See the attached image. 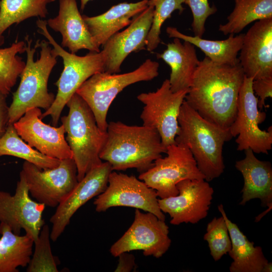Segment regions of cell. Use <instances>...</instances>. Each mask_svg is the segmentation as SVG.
Returning <instances> with one entry per match:
<instances>
[{"mask_svg":"<svg viewBox=\"0 0 272 272\" xmlns=\"http://www.w3.org/2000/svg\"><path fill=\"white\" fill-rule=\"evenodd\" d=\"M166 151L156 129L110 121L99 157L110 164L113 171L134 168L141 173L150 168Z\"/></svg>","mask_w":272,"mask_h":272,"instance_id":"2","label":"cell"},{"mask_svg":"<svg viewBox=\"0 0 272 272\" xmlns=\"http://www.w3.org/2000/svg\"><path fill=\"white\" fill-rule=\"evenodd\" d=\"M128 252H122L117 256L119 257L118 263L115 271L129 272L135 269L136 267L135 257Z\"/></svg>","mask_w":272,"mask_h":272,"instance_id":"37","label":"cell"},{"mask_svg":"<svg viewBox=\"0 0 272 272\" xmlns=\"http://www.w3.org/2000/svg\"><path fill=\"white\" fill-rule=\"evenodd\" d=\"M235 7L227 17V22L219 26L227 35L238 34L249 24L272 18V0H234Z\"/></svg>","mask_w":272,"mask_h":272,"instance_id":"27","label":"cell"},{"mask_svg":"<svg viewBox=\"0 0 272 272\" xmlns=\"http://www.w3.org/2000/svg\"><path fill=\"white\" fill-rule=\"evenodd\" d=\"M218 209L224 217L231 240V248L228 252L233 260L230 272H262L268 262L264 256L262 248L255 246L241 232L238 226L227 217L222 204Z\"/></svg>","mask_w":272,"mask_h":272,"instance_id":"24","label":"cell"},{"mask_svg":"<svg viewBox=\"0 0 272 272\" xmlns=\"http://www.w3.org/2000/svg\"><path fill=\"white\" fill-rule=\"evenodd\" d=\"M66 105L69 111L67 115L61 117V121L73 153L79 181L88 171L102 163L99 155L106 131L99 127L92 111L76 93Z\"/></svg>","mask_w":272,"mask_h":272,"instance_id":"5","label":"cell"},{"mask_svg":"<svg viewBox=\"0 0 272 272\" xmlns=\"http://www.w3.org/2000/svg\"><path fill=\"white\" fill-rule=\"evenodd\" d=\"M4 155L24 159L43 169L55 168L61 160L47 156L29 146L18 134L13 124H9L0 138V156Z\"/></svg>","mask_w":272,"mask_h":272,"instance_id":"29","label":"cell"},{"mask_svg":"<svg viewBox=\"0 0 272 272\" xmlns=\"http://www.w3.org/2000/svg\"><path fill=\"white\" fill-rule=\"evenodd\" d=\"M159 67L158 62L148 58L130 72L120 74L99 72L83 83L76 93L89 106L99 127L106 131L108 111L117 95L131 84L153 80L159 75Z\"/></svg>","mask_w":272,"mask_h":272,"instance_id":"7","label":"cell"},{"mask_svg":"<svg viewBox=\"0 0 272 272\" xmlns=\"http://www.w3.org/2000/svg\"><path fill=\"white\" fill-rule=\"evenodd\" d=\"M41 114L39 108L27 109L13 123L18 134L29 146L47 156L59 160L73 158L63 125L56 127L47 124L42 121Z\"/></svg>","mask_w":272,"mask_h":272,"instance_id":"17","label":"cell"},{"mask_svg":"<svg viewBox=\"0 0 272 272\" xmlns=\"http://www.w3.org/2000/svg\"><path fill=\"white\" fill-rule=\"evenodd\" d=\"M112 171L108 162H102L88 171L59 204L50 218L52 225L50 236L53 242L56 241L62 234L73 216L82 206L104 191Z\"/></svg>","mask_w":272,"mask_h":272,"instance_id":"16","label":"cell"},{"mask_svg":"<svg viewBox=\"0 0 272 272\" xmlns=\"http://www.w3.org/2000/svg\"><path fill=\"white\" fill-rule=\"evenodd\" d=\"M156 56L171 69L169 81L172 91L188 90L200 61L195 46L187 41L182 43L180 39L174 38L167 44V48L162 53H157Z\"/></svg>","mask_w":272,"mask_h":272,"instance_id":"23","label":"cell"},{"mask_svg":"<svg viewBox=\"0 0 272 272\" xmlns=\"http://www.w3.org/2000/svg\"><path fill=\"white\" fill-rule=\"evenodd\" d=\"M166 32L170 38L187 41L199 48L206 57L215 63L235 65L239 62L237 56L242 45L244 34L236 36L230 34L226 39L213 40L184 34L174 27H168Z\"/></svg>","mask_w":272,"mask_h":272,"instance_id":"25","label":"cell"},{"mask_svg":"<svg viewBox=\"0 0 272 272\" xmlns=\"http://www.w3.org/2000/svg\"><path fill=\"white\" fill-rule=\"evenodd\" d=\"M50 233L49 226L44 224L37 240L34 242V251L27 266V271H58L57 258L51 251Z\"/></svg>","mask_w":272,"mask_h":272,"instance_id":"32","label":"cell"},{"mask_svg":"<svg viewBox=\"0 0 272 272\" xmlns=\"http://www.w3.org/2000/svg\"><path fill=\"white\" fill-rule=\"evenodd\" d=\"M7 96L0 91V138L5 133L9 124V107L7 103Z\"/></svg>","mask_w":272,"mask_h":272,"instance_id":"36","label":"cell"},{"mask_svg":"<svg viewBox=\"0 0 272 272\" xmlns=\"http://www.w3.org/2000/svg\"><path fill=\"white\" fill-rule=\"evenodd\" d=\"M190 8L193 17L191 24L194 36L202 37L206 30V22L210 16L217 11L215 5L211 6L208 0H184Z\"/></svg>","mask_w":272,"mask_h":272,"instance_id":"34","label":"cell"},{"mask_svg":"<svg viewBox=\"0 0 272 272\" xmlns=\"http://www.w3.org/2000/svg\"><path fill=\"white\" fill-rule=\"evenodd\" d=\"M90 1H92V0H80V2H81L80 9L82 11H83L84 10L87 4Z\"/></svg>","mask_w":272,"mask_h":272,"instance_id":"39","label":"cell"},{"mask_svg":"<svg viewBox=\"0 0 272 272\" xmlns=\"http://www.w3.org/2000/svg\"><path fill=\"white\" fill-rule=\"evenodd\" d=\"M253 81L244 76L238 94L236 116L229 129L232 137H237V150L250 149L254 153L267 154L272 148V127L263 130L259 126L266 115L258 108V98L252 89Z\"/></svg>","mask_w":272,"mask_h":272,"instance_id":"9","label":"cell"},{"mask_svg":"<svg viewBox=\"0 0 272 272\" xmlns=\"http://www.w3.org/2000/svg\"><path fill=\"white\" fill-rule=\"evenodd\" d=\"M169 232L165 221L151 213H143L136 209L132 224L111 246L110 253L117 257L124 252L142 250L145 256L160 258L170 246Z\"/></svg>","mask_w":272,"mask_h":272,"instance_id":"13","label":"cell"},{"mask_svg":"<svg viewBox=\"0 0 272 272\" xmlns=\"http://www.w3.org/2000/svg\"><path fill=\"white\" fill-rule=\"evenodd\" d=\"M29 194L45 207H57L78 184L77 168L73 158L60 160L53 168L43 169L25 161L20 172Z\"/></svg>","mask_w":272,"mask_h":272,"instance_id":"10","label":"cell"},{"mask_svg":"<svg viewBox=\"0 0 272 272\" xmlns=\"http://www.w3.org/2000/svg\"><path fill=\"white\" fill-rule=\"evenodd\" d=\"M175 196L158 199L160 210L169 214L172 225L196 224L205 218L210 209L214 189L205 179H185L176 185Z\"/></svg>","mask_w":272,"mask_h":272,"instance_id":"15","label":"cell"},{"mask_svg":"<svg viewBox=\"0 0 272 272\" xmlns=\"http://www.w3.org/2000/svg\"><path fill=\"white\" fill-rule=\"evenodd\" d=\"M244 76L239 62L219 64L206 56L194 73L185 101L205 119L229 128L236 116Z\"/></svg>","mask_w":272,"mask_h":272,"instance_id":"1","label":"cell"},{"mask_svg":"<svg viewBox=\"0 0 272 272\" xmlns=\"http://www.w3.org/2000/svg\"><path fill=\"white\" fill-rule=\"evenodd\" d=\"M0 233V272H18V267L27 266L33 253V240L26 234H14L3 223Z\"/></svg>","mask_w":272,"mask_h":272,"instance_id":"26","label":"cell"},{"mask_svg":"<svg viewBox=\"0 0 272 272\" xmlns=\"http://www.w3.org/2000/svg\"><path fill=\"white\" fill-rule=\"evenodd\" d=\"M154 8L148 7L134 17L127 28L112 35L103 45L104 72L117 74L125 59L132 52L146 49V40L152 23Z\"/></svg>","mask_w":272,"mask_h":272,"instance_id":"18","label":"cell"},{"mask_svg":"<svg viewBox=\"0 0 272 272\" xmlns=\"http://www.w3.org/2000/svg\"><path fill=\"white\" fill-rule=\"evenodd\" d=\"M148 1L121 3L98 16L83 15L96 45L100 48L112 35L128 26L134 17L148 7Z\"/></svg>","mask_w":272,"mask_h":272,"instance_id":"22","label":"cell"},{"mask_svg":"<svg viewBox=\"0 0 272 272\" xmlns=\"http://www.w3.org/2000/svg\"><path fill=\"white\" fill-rule=\"evenodd\" d=\"M55 0H0V46L4 32L12 25L32 17L45 18L47 5Z\"/></svg>","mask_w":272,"mask_h":272,"instance_id":"28","label":"cell"},{"mask_svg":"<svg viewBox=\"0 0 272 272\" xmlns=\"http://www.w3.org/2000/svg\"><path fill=\"white\" fill-rule=\"evenodd\" d=\"M38 32L43 35L53 46L52 51L61 57L63 69L55 85L57 92L51 106L42 113L40 118L50 116L53 126H56L61 112L78 89L93 75L104 72L105 56L102 51H90L84 56H78L65 50L51 35L47 28L46 21L38 19L36 22Z\"/></svg>","mask_w":272,"mask_h":272,"instance_id":"6","label":"cell"},{"mask_svg":"<svg viewBox=\"0 0 272 272\" xmlns=\"http://www.w3.org/2000/svg\"><path fill=\"white\" fill-rule=\"evenodd\" d=\"M165 153L166 156L155 160L150 168L139 176L159 197L177 195L176 185L182 180L205 179L187 146L175 143L166 147Z\"/></svg>","mask_w":272,"mask_h":272,"instance_id":"8","label":"cell"},{"mask_svg":"<svg viewBox=\"0 0 272 272\" xmlns=\"http://www.w3.org/2000/svg\"><path fill=\"white\" fill-rule=\"evenodd\" d=\"M252 86L255 96L258 98V108L261 110L265 106V100L272 97V78L254 80Z\"/></svg>","mask_w":272,"mask_h":272,"instance_id":"35","label":"cell"},{"mask_svg":"<svg viewBox=\"0 0 272 272\" xmlns=\"http://www.w3.org/2000/svg\"><path fill=\"white\" fill-rule=\"evenodd\" d=\"M178 122L175 143L187 146L206 181L210 182L220 177L225 169L223 146L233 138L229 128L205 119L185 100L181 106Z\"/></svg>","mask_w":272,"mask_h":272,"instance_id":"3","label":"cell"},{"mask_svg":"<svg viewBox=\"0 0 272 272\" xmlns=\"http://www.w3.org/2000/svg\"><path fill=\"white\" fill-rule=\"evenodd\" d=\"M245 157L237 161L235 167L244 179L239 203L244 206L248 201L258 198L261 206L271 209L272 167L269 161H261L250 149L244 150Z\"/></svg>","mask_w":272,"mask_h":272,"instance_id":"21","label":"cell"},{"mask_svg":"<svg viewBox=\"0 0 272 272\" xmlns=\"http://www.w3.org/2000/svg\"><path fill=\"white\" fill-rule=\"evenodd\" d=\"M184 0H149L148 6L154 8L151 28L146 40V49L152 52L161 42V27L165 21L171 18L172 14L178 10L181 14L185 8Z\"/></svg>","mask_w":272,"mask_h":272,"instance_id":"31","label":"cell"},{"mask_svg":"<svg viewBox=\"0 0 272 272\" xmlns=\"http://www.w3.org/2000/svg\"><path fill=\"white\" fill-rule=\"evenodd\" d=\"M26 43L17 41L0 49V91L8 95L16 84L25 62L18 54L25 52Z\"/></svg>","mask_w":272,"mask_h":272,"instance_id":"30","label":"cell"},{"mask_svg":"<svg viewBox=\"0 0 272 272\" xmlns=\"http://www.w3.org/2000/svg\"><path fill=\"white\" fill-rule=\"evenodd\" d=\"M238 59L246 77L272 78V18L255 22L244 34Z\"/></svg>","mask_w":272,"mask_h":272,"instance_id":"19","label":"cell"},{"mask_svg":"<svg viewBox=\"0 0 272 272\" xmlns=\"http://www.w3.org/2000/svg\"><path fill=\"white\" fill-rule=\"evenodd\" d=\"M156 191L133 175L112 171L108 185L98 195L94 205L96 211L105 212L114 207H127L142 210L165 221V216L160 209Z\"/></svg>","mask_w":272,"mask_h":272,"instance_id":"12","label":"cell"},{"mask_svg":"<svg viewBox=\"0 0 272 272\" xmlns=\"http://www.w3.org/2000/svg\"><path fill=\"white\" fill-rule=\"evenodd\" d=\"M272 263L268 262L264 266L262 272H271Z\"/></svg>","mask_w":272,"mask_h":272,"instance_id":"38","label":"cell"},{"mask_svg":"<svg viewBox=\"0 0 272 272\" xmlns=\"http://www.w3.org/2000/svg\"><path fill=\"white\" fill-rule=\"evenodd\" d=\"M45 206L33 200L21 172L14 195L0 190V223L20 235L22 229L34 241L37 240L45 224L42 218Z\"/></svg>","mask_w":272,"mask_h":272,"instance_id":"14","label":"cell"},{"mask_svg":"<svg viewBox=\"0 0 272 272\" xmlns=\"http://www.w3.org/2000/svg\"><path fill=\"white\" fill-rule=\"evenodd\" d=\"M203 239L207 241L213 259L217 261L228 253L231 248V240L224 217H215L207 227Z\"/></svg>","mask_w":272,"mask_h":272,"instance_id":"33","label":"cell"},{"mask_svg":"<svg viewBox=\"0 0 272 272\" xmlns=\"http://www.w3.org/2000/svg\"><path fill=\"white\" fill-rule=\"evenodd\" d=\"M187 91L172 92L169 79H165L156 91L137 96L145 105L140 115L143 125L156 129L166 148L175 143L179 129L178 117Z\"/></svg>","mask_w":272,"mask_h":272,"instance_id":"11","label":"cell"},{"mask_svg":"<svg viewBox=\"0 0 272 272\" xmlns=\"http://www.w3.org/2000/svg\"><path fill=\"white\" fill-rule=\"evenodd\" d=\"M53 30L62 36L61 46L76 54L81 49L99 52L78 8L76 0H59L58 15L46 21Z\"/></svg>","mask_w":272,"mask_h":272,"instance_id":"20","label":"cell"},{"mask_svg":"<svg viewBox=\"0 0 272 272\" xmlns=\"http://www.w3.org/2000/svg\"><path fill=\"white\" fill-rule=\"evenodd\" d=\"M27 59L20 77L18 88L13 93L9 107V124H13L31 108L45 110L53 104L55 96L48 92L47 84L51 72L57 63V56L49 42L38 40L32 47V40L25 37Z\"/></svg>","mask_w":272,"mask_h":272,"instance_id":"4","label":"cell"}]
</instances>
